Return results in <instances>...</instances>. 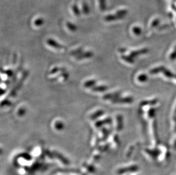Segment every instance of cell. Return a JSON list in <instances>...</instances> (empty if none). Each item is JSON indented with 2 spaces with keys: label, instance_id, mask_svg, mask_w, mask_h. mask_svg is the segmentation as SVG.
<instances>
[{
  "label": "cell",
  "instance_id": "obj_9",
  "mask_svg": "<svg viewBox=\"0 0 176 175\" xmlns=\"http://www.w3.org/2000/svg\"><path fill=\"white\" fill-rule=\"evenodd\" d=\"M72 9H73V11L76 16H79L81 15V12H80L79 9L76 4H74L73 5Z\"/></svg>",
  "mask_w": 176,
  "mask_h": 175
},
{
  "label": "cell",
  "instance_id": "obj_23",
  "mask_svg": "<svg viewBox=\"0 0 176 175\" xmlns=\"http://www.w3.org/2000/svg\"><path fill=\"white\" fill-rule=\"evenodd\" d=\"M174 148L175 149H176V141L175 142V144H174Z\"/></svg>",
  "mask_w": 176,
  "mask_h": 175
},
{
  "label": "cell",
  "instance_id": "obj_25",
  "mask_svg": "<svg viewBox=\"0 0 176 175\" xmlns=\"http://www.w3.org/2000/svg\"><path fill=\"white\" fill-rule=\"evenodd\" d=\"M175 114L176 115V107L175 108Z\"/></svg>",
  "mask_w": 176,
  "mask_h": 175
},
{
  "label": "cell",
  "instance_id": "obj_20",
  "mask_svg": "<svg viewBox=\"0 0 176 175\" xmlns=\"http://www.w3.org/2000/svg\"><path fill=\"white\" fill-rule=\"evenodd\" d=\"M122 59H125V61H128V63H133V59L132 58L131 56H129V57H127V56H123V57H122Z\"/></svg>",
  "mask_w": 176,
  "mask_h": 175
},
{
  "label": "cell",
  "instance_id": "obj_6",
  "mask_svg": "<svg viewBox=\"0 0 176 175\" xmlns=\"http://www.w3.org/2000/svg\"><path fill=\"white\" fill-rule=\"evenodd\" d=\"M146 152L149 155H150L152 157H153V158H156L160 154V151L158 150H150L148 149H147Z\"/></svg>",
  "mask_w": 176,
  "mask_h": 175
},
{
  "label": "cell",
  "instance_id": "obj_12",
  "mask_svg": "<svg viewBox=\"0 0 176 175\" xmlns=\"http://www.w3.org/2000/svg\"><path fill=\"white\" fill-rule=\"evenodd\" d=\"M157 102V100H151V101H143L142 102L141 105L142 106H145L147 105H155L156 103Z\"/></svg>",
  "mask_w": 176,
  "mask_h": 175
},
{
  "label": "cell",
  "instance_id": "obj_13",
  "mask_svg": "<svg viewBox=\"0 0 176 175\" xmlns=\"http://www.w3.org/2000/svg\"><path fill=\"white\" fill-rule=\"evenodd\" d=\"M66 25L71 31H74L76 30V26L74 24H73L72 23H71L70 22H67Z\"/></svg>",
  "mask_w": 176,
  "mask_h": 175
},
{
  "label": "cell",
  "instance_id": "obj_1",
  "mask_svg": "<svg viewBox=\"0 0 176 175\" xmlns=\"http://www.w3.org/2000/svg\"><path fill=\"white\" fill-rule=\"evenodd\" d=\"M148 52V50L147 48H143L142 50H140L139 51H136L134 52H132V53L130 54V56H131L132 58H134L136 57V56H138L140 54H144L147 53Z\"/></svg>",
  "mask_w": 176,
  "mask_h": 175
},
{
  "label": "cell",
  "instance_id": "obj_15",
  "mask_svg": "<svg viewBox=\"0 0 176 175\" xmlns=\"http://www.w3.org/2000/svg\"><path fill=\"white\" fill-rule=\"evenodd\" d=\"M43 22H44V20H43V18H38L37 20H35L34 24L37 26H41L42 25H43Z\"/></svg>",
  "mask_w": 176,
  "mask_h": 175
},
{
  "label": "cell",
  "instance_id": "obj_24",
  "mask_svg": "<svg viewBox=\"0 0 176 175\" xmlns=\"http://www.w3.org/2000/svg\"><path fill=\"white\" fill-rule=\"evenodd\" d=\"M173 7V8H174V9H175V10H176V7H175V5H173V7Z\"/></svg>",
  "mask_w": 176,
  "mask_h": 175
},
{
  "label": "cell",
  "instance_id": "obj_4",
  "mask_svg": "<svg viewBox=\"0 0 176 175\" xmlns=\"http://www.w3.org/2000/svg\"><path fill=\"white\" fill-rule=\"evenodd\" d=\"M165 68L163 66H160V67L152 69L151 71H150V73L152 74H155L160 73V72H163V71Z\"/></svg>",
  "mask_w": 176,
  "mask_h": 175
},
{
  "label": "cell",
  "instance_id": "obj_16",
  "mask_svg": "<svg viewBox=\"0 0 176 175\" xmlns=\"http://www.w3.org/2000/svg\"><path fill=\"white\" fill-rule=\"evenodd\" d=\"M133 32L134 33V34L137 35H139L142 34V29L139 27H134L133 28Z\"/></svg>",
  "mask_w": 176,
  "mask_h": 175
},
{
  "label": "cell",
  "instance_id": "obj_10",
  "mask_svg": "<svg viewBox=\"0 0 176 175\" xmlns=\"http://www.w3.org/2000/svg\"><path fill=\"white\" fill-rule=\"evenodd\" d=\"M83 12L85 14H88L90 12V9L88 7V4L86 2H83Z\"/></svg>",
  "mask_w": 176,
  "mask_h": 175
},
{
  "label": "cell",
  "instance_id": "obj_22",
  "mask_svg": "<svg viewBox=\"0 0 176 175\" xmlns=\"http://www.w3.org/2000/svg\"><path fill=\"white\" fill-rule=\"evenodd\" d=\"M174 121L175 122V124H176V125H175V131L176 132V117H174Z\"/></svg>",
  "mask_w": 176,
  "mask_h": 175
},
{
  "label": "cell",
  "instance_id": "obj_21",
  "mask_svg": "<svg viewBox=\"0 0 176 175\" xmlns=\"http://www.w3.org/2000/svg\"><path fill=\"white\" fill-rule=\"evenodd\" d=\"M170 59L171 60H175V59L176 58V48L175 49V50H174V51L173 52V53L171 54V55H170Z\"/></svg>",
  "mask_w": 176,
  "mask_h": 175
},
{
  "label": "cell",
  "instance_id": "obj_19",
  "mask_svg": "<svg viewBox=\"0 0 176 175\" xmlns=\"http://www.w3.org/2000/svg\"><path fill=\"white\" fill-rule=\"evenodd\" d=\"M155 112L156 110L155 109H151L149 110V112H148V115H149V117H153L155 116Z\"/></svg>",
  "mask_w": 176,
  "mask_h": 175
},
{
  "label": "cell",
  "instance_id": "obj_11",
  "mask_svg": "<svg viewBox=\"0 0 176 175\" xmlns=\"http://www.w3.org/2000/svg\"><path fill=\"white\" fill-rule=\"evenodd\" d=\"M153 131H154L155 137V139H156V143H159V139H158V135L157 134V127H156V122H153Z\"/></svg>",
  "mask_w": 176,
  "mask_h": 175
},
{
  "label": "cell",
  "instance_id": "obj_8",
  "mask_svg": "<svg viewBox=\"0 0 176 175\" xmlns=\"http://www.w3.org/2000/svg\"><path fill=\"white\" fill-rule=\"evenodd\" d=\"M116 102H122V103H131L133 99L131 97L129 98H120L116 100Z\"/></svg>",
  "mask_w": 176,
  "mask_h": 175
},
{
  "label": "cell",
  "instance_id": "obj_14",
  "mask_svg": "<svg viewBox=\"0 0 176 175\" xmlns=\"http://www.w3.org/2000/svg\"><path fill=\"white\" fill-rule=\"evenodd\" d=\"M138 80L140 82H145L148 80V76L147 75L145 74H140L138 77Z\"/></svg>",
  "mask_w": 176,
  "mask_h": 175
},
{
  "label": "cell",
  "instance_id": "obj_18",
  "mask_svg": "<svg viewBox=\"0 0 176 175\" xmlns=\"http://www.w3.org/2000/svg\"><path fill=\"white\" fill-rule=\"evenodd\" d=\"M159 23H160V20H159L156 19L155 20H153V22L152 23L151 27H152V28H153V27H156V26H157L158 25Z\"/></svg>",
  "mask_w": 176,
  "mask_h": 175
},
{
  "label": "cell",
  "instance_id": "obj_3",
  "mask_svg": "<svg viewBox=\"0 0 176 175\" xmlns=\"http://www.w3.org/2000/svg\"><path fill=\"white\" fill-rule=\"evenodd\" d=\"M128 13L127 10H125V9H122V10H118L116 14L117 15V16L118 17L119 19H122V18H124Z\"/></svg>",
  "mask_w": 176,
  "mask_h": 175
},
{
  "label": "cell",
  "instance_id": "obj_5",
  "mask_svg": "<svg viewBox=\"0 0 176 175\" xmlns=\"http://www.w3.org/2000/svg\"><path fill=\"white\" fill-rule=\"evenodd\" d=\"M163 72L164 73V74L165 76H166L167 77L172 78V79L173 78V79H176V75H175L173 74H172L170 71L168 70L167 69L165 68V69H164Z\"/></svg>",
  "mask_w": 176,
  "mask_h": 175
},
{
  "label": "cell",
  "instance_id": "obj_17",
  "mask_svg": "<svg viewBox=\"0 0 176 175\" xmlns=\"http://www.w3.org/2000/svg\"><path fill=\"white\" fill-rule=\"evenodd\" d=\"M48 43L50 45H51L53 46H55V47H59V45L56 43V42L52 40V39H48Z\"/></svg>",
  "mask_w": 176,
  "mask_h": 175
},
{
  "label": "cell",
  "instance_id": "obj_7",
  "mask_svg": "<svg viewBox=\"0 0 176 175\" xmlns=\"http://www.w3.org/2000/svg\"><path fill=\"white\" fill-rule=\"evenodd\" d=\"M99 7L102 12H104L107 9L106 0H99Z\"/></svg>",
  "mask_w": 176,
  "mask_h": 175
},
{
  "label": "cell",
  "instance_id": "obj_2",
  "mask_svg": "<svg viewBox=\"0 0 176 175\" xmlns=\"http://www.w3.org/2000/svg\"><path fill=\"white\" fill-rule=\"evenodd\" d=\"M117 20H119V19L116 14H109L108 15L104 17V20L107 22H111V21Z\"/></svg>",
  "mask_w": 176,
  "mask_h": 175
}]
</instances>
